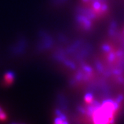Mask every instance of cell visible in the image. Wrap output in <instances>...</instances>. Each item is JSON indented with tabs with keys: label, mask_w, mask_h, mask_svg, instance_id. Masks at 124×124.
Listing matches in <instances>:
<instances>
[]
</instances>
